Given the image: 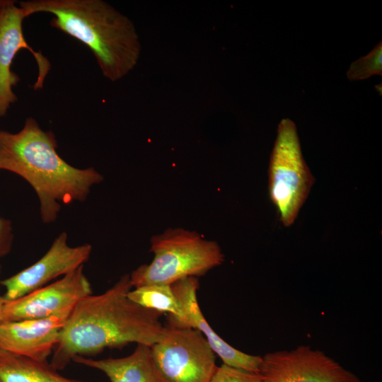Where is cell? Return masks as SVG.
Masks as SVG:
<instances>
[{"mask_svg":"<svg viewBox=\"0 0 382 382\" xmlns=\"http://www.w3.org/2000/svg\"><path fill=\"white\" fill-rule=\"evenodd\" d=\"M90 294L91 285L82 265L52 284L4 302L2 322L45 318L71 312L81 299Z\"/></svg>","mask_w":382,"mask_h":382,"instance_id":"ba28073f","label":"cell"},{"mask_svg":"<svg viewBox=\"0 0 382 382\" xmlns=\"http://www.w3.org/2000/svg\"><path fill=\"white\" fill-rule=\"evenodd\" d=\"M15 2L6 0L0 6V117L5 116L11 104L17 100L13 87L20 79L11 71V66L21 50H28L36 60L38 74L34 85L35 90L43 87L50 69L49 60L27 43L23 33V21L27 16L23 8L16 6Z\"/></svg>","mask_w":382,"mask_h":382,"instance_id":"9c48e42d","label":"cell"},{"mask_svg":"<svg viewBox=\"0 0 382 382\" xmlns=\"http://www.w3.org/2000/svg\"><path fill=\"white\" fill-rule=\"evenodd\" d=\"M71 312L45 318L1 322L0 349L47 361Z\"/></svg>","mask_w":382,"mask_h":382,"instance_id":"8fae6325","label":"cell"},{"mask_svg":"<svg viewBox=\"0 0 382 382\" xmlns=\"http://www.w3.org/2000/svg\"><path fill=\"white\" fill-rule=\"evenodd\" d=\"M154 364L166 382H209L216 355L204 336L190 328H169L151 346Z\"/></svg>","mask_w":382,"mask_h":382,"instance_id":"8992f818","label":"cell"},{"mask_svg":"<svg viewBox=\"0 0 382 382\" xmlns=\"http://www.w3.org/2000/svg\"><path fill=\"white\" fill-rule=\"evenodd\" d=\"M129 274L105 292L81 299L70 313L55 345L50 364L62 370L76 356H92L105 348L129 343L151 346L166 335L163 313L137 304L128 296Z\"/></svg>","mask_w":382,"mask_h":382,"instance_id":"6da1fadb","label":"cell"},{"mask_svg":"<svg viewBox=\"0 0 382 382\" xmlns=\"http://www.w3.org/2000/svg\"><path fill=\"white\" fill-rule=\"evenodd\" d=\"M12 240L13 235L10 221L0 218V257L9 252Z\"/></svg>","mask_w":382,"mask_h":382,"instance_id":"ac0fdd59","label":"cell"},{"mask_svg":"<svg viewBox=\"0 0 382 382\" xmlns=\"http://www.w3.org/2000/svg\"><path fill=\"white\" fill-rule=\"evenodd\" d=\"M153 260L141 265L131 274L133 288L150 284L173 283L198 277L221 265L224 255L219 245L194 231L170 228L150 240Z\"/></svg>","mask_w":382,"mask_h":382,"instance_id":"277c9868","label":"cell"},{"mask_svg":"<svg viewBox=\"0 0 382 382\" xmlns=\"http://www.w3.org/2000/svg\"><path fill=\"white\" fill-rule=\"evenodd\" d=\"M19 5L27 17L52 14L50 25L86 45L111 81L125 77L139 61L141 48L134 23L106 1L28 0Z\"/></svg>","mask_w":382,"mask_h":382,"instance_id":"3957f363","label":"cell"},{"mask_svg":"<svg viewBox=\"0 0 382 382\" xmlns=\"http://www.w3.org/2000/svg\"><path fill=\"white\" fill-rule=\"evenodd\" d=\"M91 250V245L88 243L75 247L69 245L66 233H61L40 260L1 282L6 289L2 296L4 302L23 296L82 266L88 260Z\"/></svg>","mask_w":382,"mask_h":382,"instance_id":"30bf717a","label":"cell"},{"mask_svg":"<svg viewBox=\"0 0 382 382\" xmlns=\"http://www.w3.org/2000/svg\"><path fill=\"white\" fill-rule=\"evenodd\" d=\"M0 382H86L65 377L47 361L0 349Z\"/></svg>","mask_w":382,"mask_h":382,"instance_id":"5bb4252c","label":"cell"},{"mask_svg":"<svg viewBox=\"0 0 382 382\" xmlns=\"http://www.w3.org/2000/svg\"><path fill=\"white\" fill-rule=\"evenodd\" d=\"M5 1L6 0H0V6H1Z\"/></svg>","mask_w":382,"mask_h":382,"instance_id":"ffe728a7","label":"cell"},{"mask_svg":"<svg viewBox=\"0 0 382 382\" xmlns=\"http://www.w3.org/2000/svg\"><path fill=\"white\" fill-rule=\"evenodd\" d=\"M4 304V302L3 298L0 295V323L2 322Z\"/></svg>","mask_w":382,"mask_h":382,"instance_id":"d6986e66","label":"cell"},{"mask_svg":"<svg viewBox=\"0 0 382 382\" xmlns=\"http://www.w3.org/2000/svg\"><path fill=\"white\" fill-rule=\"evenodd\" d=\"M72 361L104 373L110 382H166L152 358L151 346L137 344L129 355L93 359L76 356Z\"/></svg>","mask_w":382,"mask_h":382,"instance_id":"4fadbf2b","label":"cell"},{"mask_svg":"<svg viewBox=\"0 0 382 382\" xmlns=\"http://www.w3.org/2000/svg\"><path fill=\"white\" fill-rule=\"evenodd\" d=\"M57 141L33 117H28L16 133L0 131V170L14 173L25 180L40 201L44 223L55 221L61 204L83 202L91 188L103 178L93 168L69 165L57 152Z\"/></svg>","mask_w":382,"mask_h":382,"instance_id":"7a4b0ae2","label":"cell"},{"mask_svg":"<svg viewBox=\"0 0 382 382\" xmlns=\"http://www.w3.org/2000/svg\"><path fill=\"white\" fill-rule=\"evenodd\" d=\"M209 382H263L260 373L232 367L224 364L217 366Z\"/></svg>","mask_w":382,"mask_h":382,"instance_id":"e0dca14e","label":"cell"},{"mask_svg":"<svg viewBox=\"0 0 382 382\" xmlns=\"http://www.w3.org/2000/svg\"><path fill=\"white\" fill-rule=\"evenodd\" d=\"M259 373L263 382H362L324 352L309 345L265 354Z\"/></svg>","mask_w":382,"mask_h":382,"instance_id":"52a82bcc","label":"cell"},{"mask_svg":"<svg viewBox=\"0 0 382 382\" xmlns=\"http://www.w3.org/2000/svg\"><path fill=\"white\" fill-rule=\"evenodd\" d=\"M171 285L185 315L183 328L199 330L223 364L250 372H260L261 356L248 354L234 348L219 337L205 319L197 301L199 283L197 277H187Z\"/></svg>","mask_w":382,"mask_h":382,"instance_id":"7c38bea8","label":"cell"},{"mask_svg":"<svg viewBox=\"0 0 382 382\" xmlns=\"http://www.w3.org/2000/svg\"><path fill=\"white\" fill-rule=\"evenodd\" d=\"M270 199L279 219L291 226L306 200L315 178L305 162L295 123L281 120L268 168Z\"/></svg>","mask_w":382,"mask_h":382,"instance_id":"5b68a950","label":"cell"},{"mask_svg":"<svg viewBox=\"0 0 382 382\" xmlns=\"http://www.w3.org/2000/svg\"><path fill=\"white\" fill-rule=\"evenodd\" d=\"M128 296L142 307L163 314L167 313V327H184L185 315L172 285L150 284L138 286L132 289L128 293Z\"/></svg>","mask_w":382,"mask_h":382,"instance_id":"9a60e30c","label":"cell"},{"mask_svg":"<svg viewBox=\"0 0 382 382\" xmlns=\"http://www.w3.org/2000/svg\"><path fill=\"white\" fill-rule=\"evenodd\" d=\"M374 75L382 76L381 41L367 55L353 62L347 73L350 81L363 80Z\"/></svg>","mask_w":382,"mask_h":382,"instance_id":"2e32d148","label":"cell"}]
</instances>
